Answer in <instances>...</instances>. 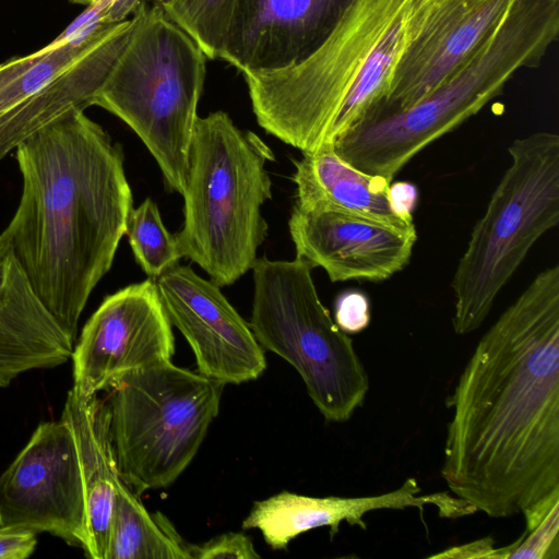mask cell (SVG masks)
Returning a JSON list of instances; mask_svg holds the SVG:
<instances>
[{"label":"cell","instance_id":"cell-27","mask_svg":"<svg viewBox=\"0 0 559 559\" xmlns=\"http://www.w3.org/2000/svg\"><path fill=\"white\" fill-rule=\"evenodd\" d=\"M389 198L394 213L404 222L414 223L413 212L418 201L417 187L407 181H392Z\"/></svg>","mask_w":559,"mask_h":559},{"label":"cell","instance_id":"cell-13","mask_svg":"<svg viewBox=\"0 0 559 559\" xmlns=\"http://www.w3.org/2000/svg\"><path fill=\"white\" fill-rule=\"evenodd\" d=\"M154 281L166 314L190 345L200 373L225 385L263 373V348L221 286L178 263Z\"/></svg>","mask_w":559,"mask_h":559},{"label":"cell","instance_id":"cell-28","mask_svg":"<svg viewBox=\"0 0 559 559\" xmlns=\"http://www.w3.org/2000/svg\"><path fill=\"white\" fill-rule=\"evenodd\" d=\"M493 539L486 537L466 545H461L447 549L440 554L430 556L431 558H489L492 559L495 550Z\"/></svg>","mask_w":559,"mask_h":559},{"label":"cell","instance_id":"cell-3","mask_svg":"<svg viewBox=\"0 0 559 559\" xmlns=\"http://www.w3.org/2000/svg\"><path fill=\"white\" fill-rule=\"evenodd\" d=\"M414 0H353L301 62L243 73L260 127L309 153L333 144L384 102Z\"/></svg>","mask_w":559,"mask_h":559},{"label":"cell","instance_id":"cell-30","mask_svg":"<svg viewBox=\"0 0 559 559\" xmlns=\"http://www.w3.org/2000/svg\"><path fill=\"white\" fill-rule=\"evenodd\" d=\"M425 0H414V3L423 2Z\"/></svg>","mask_w":559,"mask_h":559},{"label":"cell","instance_id":"cell-10","mask_svg":"<svg viewBox=\"0 0 559 559\" xmlns=\"http://www.w3.org/2000/svg\"><path fill=\"white\" fill-rule=\"evenodd\" d=\"M0 527L87 545L86 506L73 433L64 419L39 424L0 475Z\"/></svg>","mask_w":559,"mask_h":559},{"label":"cell","instance_id":"cell-24","mask_svg":"<svg viewBox=\"0 0 559 559\" xmlns=\"http://www.w3.org/2000/svg\"><path fill=\"white\" fill-rule=\"evenodd\" d=\"M189 559H257L251 538L237 532L217 535L202 544L188 543Z\"/></svg>","mask_w":559,"mask_h":559},{"label":"cell","instance_id":"cell-7","mask_svg":"<svg viewBox=\"0 0 559 559\" xmlns=\"http://www.w3.org/2000/svg\"><path fill=\"white\" fill-rule=\"evenodd\" d=\"M306 259L258 258L252 265L250 329L259 345L301 377L325 420L344 423L369 391L368 373L354 347L322 304Z\"/></svg>","mask_w":559,"mask_h":559},{"label":"cell","instance_id":"cell-23","mask_svg":"<svg viewBox=\"0 0 559 559\" xmlns=\"http://www.w3.org/2000/svg\"><path fill=\"white\" fill-rule=\"evenodd\" d=\"M523 534L512 544L495 548L498 559H557L559 556V501L545 513L525 519Z\"/></svg>","mask_w":559,"mask_h":559},{"label":"cell","instance_id":"cell-8","mask_svg":"<svg viewBox=\"0 0 559 559\" xmlns=\"http://www.w3.org/2000/svg\"><path fill=\"white\" fill-rule=\"evenodd\" d=\"M225 384L173 361L134 370L108 390L120 477L139 496L173 484L218 414Z\"/></svg>","mask_w":559,"mask_h":559},{"label":"cell","instance_id":"cell-15","mask_svg":"<svg viewBox=\"0 0 559 559\" xmlns=\"http://www.w3.org/2000/svg\"><path fill=\"white\" fill-rule=\"evenodd\" d=\"M353 0H235L219 59L242 73L293 67L331 33Z\"/></svg>","mask_w":559,"mask_h":559},{"label":"cell","instance_id":"cell-5","mask_svg":"<svg viewBox=\"0 0 559 559\" xmlns=\"http://www.w3.org/2000/svg\"><path fill=\"white\" fill-rule=\"evenodd\" d=\"M205 75L199 45L159 2H140L129 39L93 100L132 129L166 187L180 194Z\"/></svg>","mask_w":559,"mask_h":559},{"label":"cell","instance_id":"cell-1","mask_svg":"<svg viewBox=\"0 0 559 559\" xmlns=\"http://www.w3.org/2000/svg\"><path fill=\"white\" fill-rule=\"evenodd\" d=\"M441 476L474 512L510 518L559 491V265L477 343L453 394Z\"/></svg>","mask_w":559,"mask_h":559},{"label":"cell","instance_id":"cell-21","mask_svg":"<svg viewBox=\"0 0 559 559\" xmlns=\"http://www.w3.org/2000/svg\"><path fill=\"white\" fill-rule=\"evenodd\" d=\"M126 235L136 263L148 278L156 280L182 258L175 235L165 227L151 198L131 210Z\"/></svg>","mask_w":559,"mask_h":559},{"label":"cell","instance_id":"cell-6","mask_svg":"<svg viewBox=\"0 0 559 559\" xmlns=\"http://www.w3.org/2000/svg\"><path fill=\"white\" fill-rule=\"evenodd\" d=\"M508 153L510 165L474 225L451 282L457 335L484 323L533 246L559 224V135L520 136Z\"/></svg>","mask_w":559,"mask_h":559},{"label":"cell","instance_id":"cell-26","mask_svg":"<svg viewBox=\"0 0 559 559\" xmlns=\"http://www.w3.org/2000/svg\"><path fill=\"white\" fill-rule=\"evenodd\" d=\"M36 533L22 528L0 527V559H25L36 548Z\"/></svg>","mask_w":559,"mask_h":559},{"label":"cell","instance_id":"cell-2","mask_svg":"<svg viewBox=\"0 0 559 559\" xmlns=\"http://www.w3.org/2000/svg\"><path fill=\"white\" fill-rule=\"evenodd\" d=\"M14 152L22 193L1 234L75 343L81 314L112 265L133 209L122 147L84 111L74 110Z\"/></svg>","mask_w":559,"mask_h":559},{"label":"cell","instance_id":"cell-20","mask_svg":"<svg viewBox=\"0 0 559 559\" xmlns=\"http://www.w3.org/2000/svg\"><path fill=\"white\" fill-rule=\"evenodd\" d=\"M105 559H189L188 543L163 513L148 512L121 478Z\"/></svg>","mask_w":559,"mask_h":559},{"label":"cell","instance_id":"cell-25","mask_svg":"<svg viewBox=\"0 0 559 559\" xmlns=\"http://www.w3.org/2000/svg\"><path fill=\"white\" fill-rule=\"evenodd\" d=\"M335 323L346 334L364 331L370 323V302L359 290H347L335 301Z\"/></svg>","mask_w":559,"mask_h":559},{"label":"cell","instance_id":"cell-4","mask_svg":"<svg viewBox=\"0 0 559 559\" xmlns=\"http://www.w3.org/2000/svg\"><path fill=\"white\" fill-rule=\"evenodd\" d=\"M273 151L224 111L199 117L185 178L183 225L175 235L182 258L218 286L252 269L267 235L262 205L272 198Z\"/></svg>","mask_w":559,"mask_h":559},{"label":"cell","instance_id":"cell-29","mask_svg":"<svg viewBox=\"0 0 559 559\" xmlns=\"http://www.w3.org/2000/svg\"><path fill=\"white\" fill-rule=\"evenodd\" d=\"M71 2L73 3H79V4H91L92 2H94L95 0H70Z\"/></svg>","mask_w":559,"mask_h":559},{"label":"cell","instance_id":"cell-22","mask_svg":"<svg viewBox=\"0 0 559 559\" xmlns=\"http://www.w3.org/2000/svg\"><path fill=\"white\" fill-rule=\"evenodd\" d=\"M159 3L206 58L221 57L235 0H163Z\"/></svg>","mask_w":559,"mask_h":559},{"label":"cell","instance_id":"cell-16","mask_svg":"<svg viewBox=\"0 0 559 559\" xmlns=\"http://www.w3.org/2000/svg\"><path fill=\"white\" fill-rule=\"evenodd\" d=\"M415 478H407L401 487L385 493L369 497H310L282 491L264 500L255 501L242 528H258L264 542L273 549H286L298 535L310 530L326 526L331 538L345 521L350 525L366 528L364 515L374 510H401L426 504L438 507L439 514L459 518L464 514L465 503L448 492L421 495Z\"/></svg>","mask_w":559,"mask_h":559},{"label":"cell","instance_id":"cell-18","mask_svg":"<svg viewBox=\"0 0 559 559\" xmlns=\"http://www.w3.org/2000/svg\"><path fill=\"white\" fill-rule=\"evenodd\" d=\"M61 418L75 441L84 486L87 545L85 555L105 559L112 509L121 479L112 448L109 411L98 394L68 392Z\"/></svg>","mask_w":559,"mask_h":559},{"label":"cell","instance_id":"cell-14","mask_svg":"<svg viewBox=\"0 0 559 559\" xmlns=\"http://www.w3.org/2000/svg\"><path fill=\"white\" fill-rule=\"evenodd\" d=\"M288 229L296 257L325 271L331 282H382L411 261L415 224L400 226L335 210L294 204Z\"/></svg>","mask_w":559,"mask_h":559},{"label":"cell","instance_id":"cell-9","mask_svg":"<svg viewBox=\"0 0 559 559\" xmlns=\"http://www.w3.org/2000/svg\"><path fill=\"white\" fill-rule=\"evenodd\" d=\"M132 20L62 33L43 49L0 64V159L94 97L124 48Z\"/></svg>","mask_w":559,"mask_h":559},{"label":"cell","instance_id":"cell-17","mask_svg":"<svg viewBox=\"0 0 559 559\" xmlns=\"http://www.w3.org/2000/svg\"><path fill=\"white\" fill-rule=\"evenodd\" d=\"M73 346L0 234V388L24 372L67 362Z\"/></svg>","mask_w":559,"mask_h":559},{"label":"cell","instance_id":"cell-11","mask_svg":"<svg viewBox=\"0 0 559 559\" xmlns=\"http://www.w3.org/2000/svg\"><path fill=\"white\" fill-rule=\"evenodd\" d=\"M175 337L156 283L147 278L104 298L73 346V389L91 396L123 374L173 361Z\"/></svg>","mask_w":559,"mask_h":559},{"label":"cell","instance_id":"cell-19","mask_svg":"<svg viewBox=\"0 0 559 559\" xmlns=\"http://www.w3.org/2000/svg\"><path fill=\"white\" fill-rule=\"evenodd\" d=\"M294 165L295 205L300 209L349 212L400 226L414 224L404 222L392 210V181L356 169L337 155L331 143L302 153Z\"/></svg>","mask_w":559,"mask_h":559},{"label":"cell","instance_id":"cell-12","mask_svg":"<svg viewBox=\"0 0 559 559\" xmlns=\"http://www.w3.org/2000/svg\"><path fill=\"white\" fill-rule=\"evenodd\" d=\"M512 2L413 1L405 46L389 93L374 111L404 109L431 93L478 50Z\"/></svg>","mask_w":559,"mask_h":559}]
</instances>
